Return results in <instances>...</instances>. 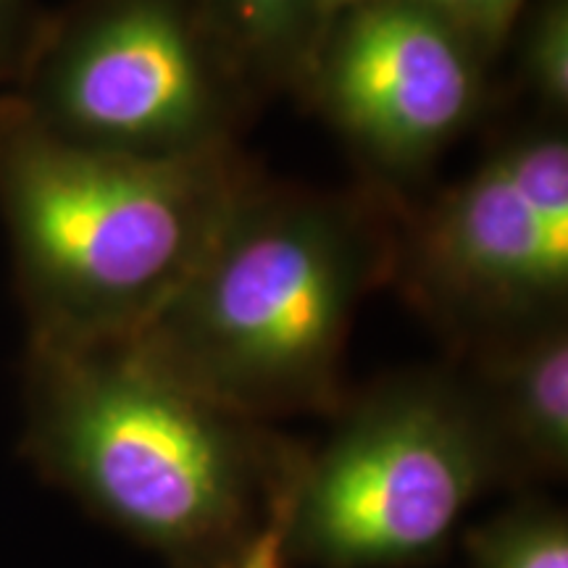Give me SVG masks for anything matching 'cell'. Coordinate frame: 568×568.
I'll return each instance as SVG.
<instances>
[{"label": "cell", "mask_w": 568, "mask_h": 568, "mask_svg": "<svg viewBox=\"0 0 568 568\" xmlns=\"http://www.w3.org/2000/svg\"><path fill=\"white\" fill-rule=\"evenodd\" d=\"M21 450L172 568H219L293 485L303 447L197 393L138 339L24 353Z\"/></svg>", "instance_id": "1"}, {"label": "cell", "mask_w": 568, "mask_h": 568, "mask_svg": "<svg viewBox=\"0 0 568 568\" xmlns=\"http://www.w3.org/2000/svg\"><path fill=\"white\" fill-rule=\"evenodd\" d=\"M403 195L261 176L201 264L134 339L197 393L253 422L332 416L361 305L389 287Z\"/></svg>", "instance_id": "2"}, {"label": "cell", "mask_w": 568, "mask_h": 568, "mask_svg": "<svg viewBox=\"0 0 568 568\" xmlns=\"http://www.w3.org/2000/svg\"><path fill=\"white\" fill-rule=\"evenodd\" d=\"M266 176L243 145L148 159L71 142L0 95V219L30 343L140 335Z\"/></svg>", "instance_id": "3"}, {"label": "cell", "mask_w": 568, "mask_h": 568, "mask_svg": "<svg viewBox=\"0 0 568 568\" xmlns=\"http://www.w3.org/2000/svg\"><path fill=\"white\" fill-rule=\"evenodd\" d=\"M303 447L287 514L290 564L416 568L450 545L474 500L500 487L477 410L450 364L347 393Z\"/></svg>", "instance_id": "4"}, {"label": "cell", "mask_w": 568, "mask_h": 568, "mask_svg": "<svg viewBox=\"0 0 568 568\" xmlns=\"http://www.w3.org/2000/svg\"><path fill=\"white\" fill-rule=\"evenodd\" d=\"M6 92L61 138L148 159L237 148L264 103L209 0H69Z\"/></svg>", "instance_id": "5"}, {"label": "cell", "mask_w": 568, "mask_h": 568, "mask_svg": "<svg viewBox=\"0 0 568 568\" xmlns=\"http://www.w3.org/2000/svg\"><path fill=\"white\" fill-rule=\"evenodd\" d=\"M389 287L458 353L568 316V132L531 116L426 203L403 197Z\"/></svg>", "instance_id": "6"}, {"label": "cell", "mask_w": 568, "mask_h": 568, "mask_svg": "<svg viewBox=\"0 0 568 568\" xmlns=\"http://www.w3.org/2000/svg\"><path fill=\"white\" fill-rule=\"evenodd\" d=\"M497 63L414 0H351L324 21L293 95L343 138L366 182L406 197L489 111Z\"/></svg>", "instance_id": "7"}, {"label": "cell", "mask_w": 568, "mask_h": 568, "mask_svg": "<svg viewBox=\"0 0 568 568\" xmlns=\"http://www.w3.org/2000/svg\"><path fill=\"white\" fill-rule=\"evenodd\" d=\"M493 450L500 487L568 471V316L518 326L450 353Z\"/></svg>", "instance_id": "8"}, {"label": "cell", "mask_w": 568, "mask_h": 568, "mask_svg": "<svg viewBox=\"0 0 568 568\" xmlns=\"http://www.w3.org/2000/svg\"><path fill=\"white\" fill-rule=\"evenodd\" d=\"M213 19L264 98L293 92L335 0H209Z\"/></svg>", "instance_id": "9"}, {"label": "cell", "mask_w": 568, "mask_h": 568, "mask_svg": "<svg viewBox=\"0 0 568 568\" xmlns=\"http://www.w3.org/2000/svg\"><path fill=\"white\" fill-rule=\"evenodd\" d=\"M471 568H568L566 510L527 495L466 535Z\"/></svg>", "instance_id": "10"}, {"label": "cell", "mask_w": 568, "mask_h": 568, "mask_svg": "<svg viewBox=\"0 0 568 568\" xmlns=\"http://www.w3.org/2000/svg\"><path fill=\"white\" fill-rule=\"evenodd\" d=\"M537 116L568 119V0H529L510 30L506 53Z\"/></svg>", "instance_id": "11"}, {"label": "cell", "mask_w": 568, "mask_h": 568, "mask_svg": "<svg viewBox=\"0 0 568 568\" xmlns=\"http://www.w3.org/2000/svg\"><path fill=\"white\" fill-rule=\"evenodd\" d=\"M345 3H351V0H335V11ZM414 3L456 21L458 27L479 38L489 51L503 59L510 30H514L516 19L521 17L529 0H414Z\"/></svg>", "instance_id": "12"}, {"label": "cell", "mask_w": 568, "mask_h": 568, "mask_svg": "<svg viewBox=\"0 0 568 568\" xmlns=\"http://www.w3.org/2000/svg\"><path fill=\"white\" fill-rule=\"evenodd\" d=\"M45 13L40 0H0V88L19 77Z\"/></svg>", "instance_id": "13"}, {"label": "cell", "mask_w": 568, "mask_h": 568, "mask_svg": "<svg viewBox=\"0 0 568 568\" xmlns=\"http://www.w3.org/2000/svg\"><path fill=\"white\" fill-rule=\"evenodd\" d=\"M295 481V479H293ZM290 485L287 493L280 497L272 514L253 537L240 548L234 556H230L219 568H290V552H287V514H290Z\"/></svg>", "instance_id": "14"}]
</instances>
